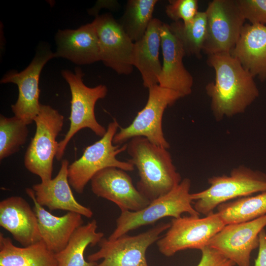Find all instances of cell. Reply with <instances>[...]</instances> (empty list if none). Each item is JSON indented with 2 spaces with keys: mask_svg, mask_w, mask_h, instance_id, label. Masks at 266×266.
<instances>
[{
  "mask_svg": "<svg viewBox=\"0 0 266 266\" xmlns=\"http://www.w3.org/2000/svg\"><path fill=\"white\" fill-rule=\"evenodd\" d=\"M120 127L118 121L114 119L108 124L104 135L87 146L82 155L69 165L68 182L78 194L83 193L86 185L94 175L105 168L116 167L126 171L134 170L133 165L116 158L127 148V143L119 145L113 143V137Z\"/></svg>",
  "mask_w": 266,
  "mask_h": 266,
  "instance_id": "8992f818",
  "label": "cell"
},
{
  "mask_svg": "<svg viewBox=\"0 0 266 266\" xmlns=\"http://www.w3.org/2000/svg\"><path fill=\"white\" fill-rule=\"evenodd\" d=\"M163 24L159 19L153 18L143 36L134 44L133 64L140 73L144 87L148 89L159 83L162 69L159 57Z\"/></svg>",
  "mask_w": 266,
  "mask_h": 266,
  "instance_id": "7402d4cb",
  "label": "cell"
},
{
  "mask_svg": "<svg viewBox=\"0 0 266 266\" xmlns=\"http://www.w3.org/2000/svg\"><path fill=\"white\" fill-rule=\"evenodd\" d=\"M266 226V215L249 221L225 225L209 241L238 266H250L251 252L259 247V234Z\"/></svg>",
  "mask_w": 266,
  "mask_h": 266,
  "instance_id": "5bb4252c",
  "label": "cell"
},
{
  "mask_svg": "<svg viewBox=\"0 0 266 266\" xmlns=\"http://www.w3.org/2000/svg\"><path fill=\"white\" fill-rule=\"evenodd\" d=\"M157 0H129L118 22L124 32L134 42L144 35L152 20Z\"/></svg>",
  "mask_w": 266,
  "mask_h": 266,
  "instance_id": "4316f807",
  "label": "cell"
},
{
  "mask_svg": "<svg viewBox=\"0 0 266 266\" xmlns=\"http://www.w3.org/2000/svg\"><path fill=\"white\" fill-rule=\"evenodd\" d=\"M207 63L215 74L205 87L215 120L244 113L259 96L254 77L231 53L208 55Z\"/></svg>",
  "mask_w": 266,
  "mask_h": 266,
  "instance_id": "6da1fadb",
  "label": "cell"
},
{
  "mask_svg": "<svg viewBox=\"0 0 266 266\" xmlns=\"http://www.w3.org/2000/svg\"><path fill=\"white\" fill-rule=\"evenodd\" d=\"M245 20L251 24L266 26V0H236Z\"/></svg>",
  "mask_w": 266,
  "mask_h": 266,
  "instance_id": "f546056e",
  "label": "cell"
},
{
  "mask_svg": "<svg viewBox=\"0 0 266 266\" xmlns=\"http://www.w3.org/2000/svg\"><path fill=\"white\" fill-rule=\"evenodd\" d=\"M148 90V98L145 106L137 113L129 126L120 127L113 137L114 144L121 145L133 137L142 136L158 146L169 148L170 144L163 131V116L167 107L184 96L159 84L150 87Z\"/></svg>",
  "mask_w": 266,
  "mask_h": 266,
  "instance_id": "ba28073f",
  "label": "cell"
},
{
  "mask_svg": "<svg viewBox=\"0 0 266 266\" xmlns=\"http://www.w3.org/2000/svg\"><path fill=\"white\" fill-rule=\"evenodd\" d=\"M54 58H56L55 52L40 48L25 69L21 72L9 71L0 80V83H12L18 86V99L11 108L14 116L28 125L33 123L40 110L39 80L41 70Z\"/></svg>",
  "mask_w": 266,
  "mask_h": 266,
  "instance_id": "7c38bea8",
  "label": "cell"
},
{
  "mask_svg": "<svg viewBox=\"0 0 266 266\" xmlns=\"http://www.w3.org/2000/svg\"><path fill=\"white\" fill-rule=\"evenodd\" d=\"M191 186L190 179L185 178L170 192L151 201L145 208L137 211H121L116 219V228L108 239H115L131 231L153 224L165 217L177 218L184 213L199 217L200 214L192 204Z\"/></svg>",
  "mask_w": 266,
  "mask_h": 266,
  "instance_id": "5b68a950",
  "label": "cell"
},
{
  "mask_svg": "<svg viewBox=\"0 0 266 266\" xmlns=\"http://www.w3.org/2000/svg\"><path fill=\"white\" fill-rule=\"evenodd\" d=\"M0 266H57V262L43 240L20 247L0 233Z\"/></svg>",
  "mask_w": 266,
  "mask_h": 266,
  "instance_id": "603a6c76",
  "label": "cell"
},
{
  "mask_svg": "<svg viewBox=\"0 0 266 266\" xmlns=\"http://www.w3.org/2000/svg\"><path fill=\"white\" fill-rule=\"evenodd\" d=\"M127 151L131 157L127 161L138 170L136 188L151 201L170 192L181 182L167 149L137 136L129 141Z\"/></svg>",
  "mask_w": 266,
  "mask_h": 266,
  "instance_id": "7a4b0ae2",
  "label": "cell"
},
{
  "mask_svg": "<svg viewBox=\"0 0 266 266\" xmlns=\"http://www.w3.org/2000/svg\"><path fill=\"white\" fill-rule=\"evenodd\" d=\"M225 226L217 213L200 218L190 215L172 218L170 227L157 245L160 252L166 257L188 249L200 250Z\"/></svg>",
  "mask_w": 266,
  "mask_h": 266,
  "instance_id": "30bf717a",
  "label": "cell"
},
{
  "mask_svg": "<svg viewBox=\"0 0 266 266\" xmlns=\"http://www.w3.org/2000/svg\"><path fill=\"white\" fill-rule=\"evenodd\" d=\"M61 74L69 85L71 100L68 118L70 126L64 138L58 142L56 155L58 161L62 160L67 144L80 130L88 128L101 137L107 130L98 122L95 114L97 101L107 95L106 86L102 84L94 87L87 86L83 81L84 74L79 67H75L74 73L67 69L62 70Z\"/></svg>",
  "mask_w": 266,
  "mask_h": 266,
  "instance_id": "277c9868",
  "label": "cell"
},
{
  "mask_svg": "<svg viewBox=\"0 0 266 266\" xmlns=\"http://www.w3.org/2000/svg\"><path fill=\"white\" fill-rule=\"evenodd\" d=\"M231 54L254 78L266 80V26L244 24Z\"/></svg>",
  "mask_w": 266,
  "mask_h": 266,
  "instance_id": "44dd1931",
  "label": "cell"
},
{
  "mask_svg": "<svg viewBox=\"0 0 266 266\" xmlns=\"http://www.w3.org/2000/svg\"><path fill=\"white\" fill-rule=\"evenodd\" d=\"M36 131L24 156L25 167L38 176L42 183L52 179L54 158L58 142L56 138L62 131L64 117L49 105H40L38 114L34 118Z\"/></svg>",
  "mask_w": 266,
  "mask_h": 266,
  "instance_id": "52a82bcc",
  "label": "cell"
},
{
  "mask_svg": "<svg viewBox=\"0 0 266 266\" xmlns=\"http://www.w3.org/2000/svg\"><path fill=\"white\" fill-rule=\"evenodd\" d=\"M161 38L163 65L158 84L184 97L190 95L194 80L183 63L186 54L182 44L170 31L169 25L166 23L162 25Z\"/></svg>",
  "mask_w": 266,
  "mask_h": 266,
  "instance_id": "2e32d148",
  "label": "cell"
},
{
  "mask_svg": "<svg viewBox=\"0 0 266 266\" xmlns=\"http://www.w3.org/2000/svg\"><path fill=\"white\" fill-rule=\"evenodd\" d=\"M0 226L23 247L41 240L35 213L20 196H11L0 202Z\"/></svg>",
  "mask_w": 266,
  "mask_h": 266,
  "instance_id": "ac0fdd59",
  "label": "cell"
},
{
  "mask_svg": "<svg viewBox=\"0 0 266 266\" xmlns=\"http://www.w3.org/2000/svg\"><path fill=\"white\" fill-rule=\"evenodd\" d=\"M170 223L161 222L134 235L127 234L114 240L103 238L100 249L87 257L90 262H101L95 266H149L146 258L147 249L162 237Z\"/></svg>",
  "mask_w": 266,
  "mask_h": 266,
  "instance_id": "9c48e42d",
  "label": "cell"
},
{
  "mask_svg": "<svg viewBox=\"0 0 266 266\" xmlns=\"http://www.w3.org/2000/svg\"><path fill=\"white\" fill-rule=\"evenodd\" d=\"M169 27L170 31L179 40L186 56L201 57L207 35V19L205 11H199L195 18L188 23L173 22Z\"/></svg>",
  "mask_w": 266,
  "mask_h": 266,
  "instance_id": "484cf974",
  "label": "cell"
},
{
  "mask_svg": "<svg viewBox=\"0 0 266 266\" xmlns=\"http://www.w3.org/2000/svg\"><path fill=\"white\" fill-rule=\"evenodd\" d=\"M217 208L225 225L254 220L266 215V191L222 203Z\"/></svg>",
  "mask_w": 266,
  "mask_h": 266,
  "instance_id": "d4e9b609",
  "label": "cell"
},
{
  "mask_svg": "<svg viewBox=\"0 0 266 266\" xmlns=\"http://www.w3.org/2000/svg\"><path fill=\"white\" fill-rule=\"evenodd\" d=\"M28 125L15 116H0V160L18 152L27 141Z\"/></svg>",
  "mask_w": 266,
  "mask_h": 266,
  "instance_id": "83f0119b",
  "label": "cell"
},
{
  "mask_svg": "<svg viewBox=\"0 0 266 266\" xmlns=\"http://www.w3.org/2000/svg\"><path fill=\"white\" fill-rule=\"evenodd\" d=\"M259 251L254 266H266V232L263 229L259 234Z\"/></svg>",
  "mask_w": 266,
  "mask_h": 266,
  "instance_id": "1f68e13d",
  "label": "cell"
},
{
  "mask_svg": "<svg viewBox=\"0 0 266 266\" xmlns=\"http://www.w3.org/2000/svg\"><path fill=\"white\" fill-rule=\"evenodd\" d=\"M205 12L207 35L203 52L207 55L231 53L245 21L236 0H213Z\"/></svg>",
  "mask_w": 266,
  "mask_h": 266,
  "instance_id": "8fae6325",
  "label": "cell"
},
{
  "mask_svg": "<svg viewBox=\"0 0 266 266\" xmlns=\"http://www.w3.org/2000/svg\"><path fill=\"white\" fill-rule=\"evenodd\" d=\"M67 160H62L57 175L46 183L34 184L32 189L37 202L50 211L62 210L78 213L88 218L93 212L89 207L79 203L75 199L68 180Z\"/></svg>",
  "mask_w": 266,
  "mask_h": 266,
  "instance_id": "ffe728a7",
  "label": "cell"
},
{
  "mask_svg": "<svg viewBox=\"0 0 266 266\" xmlns=\"http://www.w3.org/2000/svg\"><path fill=\"white\" fill-rule=\"evenodd\" d=\"M91 185L95 195L114 203L121 211H137L151 202L135 187L126 171L118 167L100 170L91 179Z\"/></svg>",
  "mask_w": 266,
  "mask_h": 266,
  "instance_id": "9a60e30c",
  "label": "cell"
},
{
  "mask_svg": "<svg viewBox=\"0 0 266 266\" xmlns=\"http://www.w3.org/2000/svg\"><path fill=\"white\" fill-rule=\"evenodd\" d=\"M209 187L191 193L194 207L205 216L214 213L220 204L235 199L266 191V173L243 165L234 167L230 175L213 176L208 179Z\"/></svg>",
  "mask_w": 266,
  "mask_h": 266,
  "instance_id": "3957f363",
  "label": "cell"
},
{
  "mask_svg": "<svg viewBox=\"0 0 266 266\" xmlns=\"http://www.w3.org/2000/svg\"><path fill=\"white\" fill-rule=\"evenodd\" d=\"M26 193L34 204L41 239L54 253L60 252L76 230L83 225L82 216L72 212L61 216L54 215L37 202L32 188H26Z\"/></svg>",
  "mask_w": 266,
  "mask_h": 266,
  "instance_id": "d6986e66",
  "label": "cell"
},
{
  "mask_svg": "<svg viewBox=\"0 0 266 266\" xmlns=\"http://www.w3.org/2000/svg\"><path fill=\"white\" fill-rule=\"evenodd\" d=\"M200 250L201 258L197 266H234L235 265L232 261L208 246Z\"/></svg>",
  "mask_w": 266,
  "mask_h": 266,
  "instance_id": "4dcf8cb0",
  "label": "cell"
},
{
  "mask_svg": "<svg viewBox=\"0 0 266 266\" xmlns=\"http://www.w3.org/2000/svg\"><path fill=\"white\" fill-rule=\"evenodd\" d=\"M95 219L82 225L74 232L66 247L55 254L57 266H95L97 262H90L84 258V252L89 245L99 244L104 233L97 231Z\"/></svg>",
  "mask_w": 266,
  "mask_h": 266,
  "instance_id": "cb8c5ba5",
  "label": "cell"
},
{
  "mask_svg": "<svg viewBox=\"0 0 266 266\" xmlns=\"http://www.w3.org/2000/svg\"><path fill=\"white\" fill-rule=\"evenodd\" d=\"M92 22L98 37L100 61L119 74H131L134 42L110 14L97 15Z\"/></svg>",
  "mask_w": 266,
  "mask_h": 266,
  "instance_id": "4fadbf2b",
  "label": "cell"
},
{
  "mask_svg": "<svg viewBox=\"0 0 266 266\" xmlns=\"http://www.w3.org/2000/svg\"><path fill=\"white\" fill-rule=\"evenodd\" d=\"M197 0H171L166 8L167 16L173 22H191L198 13Z\"/></svg>",
  "mask_w": 266,
  "mask_h": 266,
  "instance_id": "f1b7e54d",
  "label": "cell"
},
{
  "mask_svg": "<svg viewBox=\"0 0 266 266\" xmlns=\"http://www.w3.org/2000/svg\"><path fill=\"white\" fill-rule=\"evenodd\" d=\"M55 41L56 58L66 59L77 65L100 61L98 37L93 22L75 30H59Z\"/></svg>",
  "mask_w": 266,
  "mask_h": 266,
  "instance_id": "e0dca14e",
  "label": "cell"
}]
</instances>
